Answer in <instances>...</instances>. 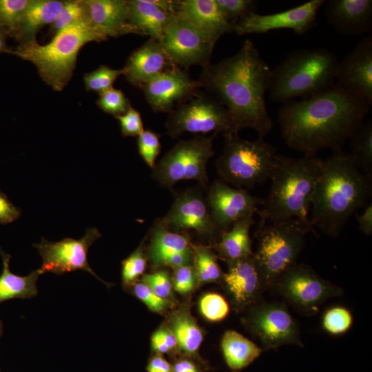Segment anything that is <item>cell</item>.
I'll use <instances>...</instances> for the list:
<instances>
[{
	"mask_svg": "<svg viewBox=\"0 0 372 372\" xmlns=\"http://www.w3.org/2000/svg\"><path fill=\"white\" fill-rule=\"evenodd\" d=\"M88 22L107 38L138 34L131 25L127 0H84Z\"/></svg>",
	"mask_w": 372,
	"mask_h": 372,
	"instance_id": "obj_25",
	"label": "cell"
},
{
	"mask_svg": "<svg viewBox=\"0 0 372 372\" xmlns=\"http://www.w3.org/2000/svg\"><path fill=\"white\" fill-rule=\"evenodd\" d=\"M316 231L298 218L260 223L256 233L258 244L253 257L266 289L297 263L306 235Z\"/></svg>",
	"mask_w": 372,
	"mask_h": 372,
	"instance_id": "obj_7",
	"label": "cell"
},
{
	"mask_svg": "<svg viewBox=\"0 0 372 372\" xmlns=\"http://www.w3.org/2000/svg\"><path fill=\"white\" fill-rule=\"evenodd\" d=\"M81 22H88L84 0L65 1L58 17L50 25L49 34L54 37L63 30Z\"/></svg>",
	"mask_w": 372,
	"mask_h": 372,
	"instance_id": "obj_35",
	"label": "cell"
},
{
	"mask_svg": "<svg viewBox=\"0 0 372 372\" xmlns=\"http://www.w3.org/2000/svg\"><path fill=\"white\" fill-rule=\"evenodd\" d=\"M369 110L364 100L335 83L308 98L284 103L278 123L289 147L304 155H316L324 149L341 150Z\"/></svg>",
	"mask_w": 372,
	"mask_h": 372,
	"instance_id": "obj_1",
	"label": "cell"
},
{
	"mask_svg": "<svg viewBox=\"0 0 372 372\" xmlns=\"http://www.w3.org/2000/svg\"><path fill=\"white\" fill-rule=\"evenodd\" d=\"M302 314H316L327 300L342 293L341 288L318 276L309 266L298 262L277 280L274 287Z\"/></svg>",
	"mask_w": 372,
	"mask_h": 372,
	"instance_id": "obj_11",
	"label": "cell"
},
{
	"mask_svg": "<svg viewBox=\"0 0 372 372\" xmlns=\"http://www.w3.org/2000/svg\"><path fill=\"white\" fill-rule=\"evenodd\" d=\"M20 216L21 210L0 190V224L10 223L17 220Z\"/></svg>",
	"mask_w": 372,
	"mask_h": 372,
	"instance_id": "obj_48",
	"label": "cell"
},
{
	"mask_svg": "<svg viewBox=\"0 0 372 372\" xmlns=\"http://www.w3.org/2000/svg\"><path fill=\"white\" fill-rule=\"evenodd\" d=\"M137 146L140 156L152 169L161 152L160 135L151 130H145L138 136Z\"/></svg>",
	"mask_w": 372,
	"mask_h": 372,
	"instance_id": "obj_41",
	"label": "cell"
},
{
	"mask_svg": "<svg viewBox=\"0 0 372 372\" xmlns=\"http://www.w3.org/2000/svg\"><path fill=\"white\" fill-rule=\"evenodd\" d=\"M216 136L198 135L179 141L156 163L152 172L154 180L169 189L180 181L191 180L207 188V164L214 155L213 141Z\"/></svg>",
	"mask_w": 372,
	"mask_h": 372,
	"instance_id": "obj_9",
	"label": "cell"
},
{
	"mask_svg": "<svg viewBox=\"0 0 372 372\" xmlns=\"http://www.w3.org/2000/svg\"><path fill=\"white\" fill-rule=\"evenodd\" d=\"M96 105L104 112L115 118L125 113L132 106L122 90L113 87L99 94Z\"/></svg>",
	"mask_w": 372,
	"mask_h": 372,
	"instance_id": "obj_40",
	"label": "cell"
},
{
	"mask_svg": "<svg viewBox=\"0 0 372 372\" xmlns=\"http://www.w3.org/2000/svg\"><path fill=\"white\" fill-rule=\"evenodd\" d=\"M33 0H0V30L14 37L23 14Z\"/></svg>",
	"mask_w": 372,
	"mask_h": 372,
	"instance_id": "obj_34",
	"label": "cell"
},
{
	"mask_svg": "<svg viewBox=\"0 0 372 372\" xmlns=\"http://www.w3.org/2000/svg\"><path fill=\"white\" fill-rule=\"evenodd\" d=\"M199 310L211 322H219L229 313V306L225 298L217 293H207L199 300Z\"/></svg>",
	"mask_w": 372,
	"mask_h": 372,
	"instance_id": "obj_38",
	"label": "cell"
},
{
	"mask_svg": "<svg viewBox=\"0 0 372 372\" xmlns=\"http://www.w3.org/2000/svg\"><path fill=\"white\" fill-rule=\"evenodd\" d=\"M172 286L178 293L186 295L192 292L197 282L192 265H186L174 269Z\"/></svg>",
	"mask_w": 372,
	"mask_h": 372,
	"instance_id": "obj_45",
	"label": "cell"
},
{
	"mask_svg": "<svg viewBox=\"0 0 372 372\" xmlns=\"http://www.w3.org/2000/svg\"><path fill=\"white\" fill-rule=\"evenodd\" d=\"M7 37L8 35L3 30H0V54L3 52L10 53L11 50V48H9L7 45Z\"/></svg>",
	"mask_w": 372,
	"mask_h": 372,
	"instance_id": "obj_52",
	"label": "cell"
},
{
	"mask_svg": "<svg viewBox=\"0 0 372 372\" xmlns=\"http://www.w3.org/2000/svg\"><path fill=\"white\" fill-rule=\"evenodd\" d=\"M101 234L96 228H89L81 239L64 238L58 242H50L42 238L41 242L34 244L42 258V266L39 269L41 274L51 272L61 275L76 270L85 271L107 286L105 282L92 271L87 261V252L92 243Z\"/></svg>",
	"mask_w": 372,
	"mask_h": 372,
	"instance_id": "obj_14",
	"label": "cell"
},
{
	"mask_svg": "<svg viewBox=\"0 0 372 372\" xmlns=\"http://www.w3.org/2000/svg\"><path fill=\"white\" fill-rule=\"evenodd\" d=\"M228 270L222 281L238 309L249 308L261 302L266 290L253 256L227 262Z\"/></svg>",
	"mask_w": 372,
	"mask_h": 372,
	"instance_id": "obj_21",
	"label": "cell"
},
{
	"mask_svg": "<svg viewBox=\"0 0 372 372\" xmlns=\"http://www.w3.org/2000/svg\"><path fill=\"white\" fill-rule=\"evenodd\" d=\"M152 347L158 353H166L177 347V341L169 328H160L151 338Z\"/></svg>",
	"mask_w": 372,
	"mask_h": 372,
	"instance_id": "obj_47",
	"label": "cell"
},
{
	"mask_svg": "<svg viewBox=\"0 0 372 372\" xmlns=\"http://www.w3.org/2000/svg\"><path fill=\"white\" fill-rule=\"evenodd\" d=\"M324 3V0H310L280 12L265 14L251 12L235 23L234 31L242 36L285 28L302 34L314 26L318 12Z\"/></svg>",
	"mask_w": 372,
	"mask_h": 372,
	"instance_id": "obj_17",
	"label": "cell"
},
{
	"mask_svg": "<svg viewBox=\"0 0 372 372\" xmlns=\"http://www.w3.org/2000/svg\"><path fill=\"white\" fill-rule=\"evenodd\" d=\"M349 139V154L359 169L372 178V120L364 122Z\"/></svg>",
	"mask_w": 372,
	"mask_h": 372,
	"instance_id": "obj_32",
	"label": "cell"
},
{
	"mask_svg": "<svg viewBox=\"0 0 372 372\" xmlns=\"http://www.w3.org/2000/svg\"><path fill=\"white\" fill-rule=\"evenodd\" d=\"M2 329H3V326H2V323H1V322L0 320V337H1V334H2Z\"/></svg>",
	"mask_w": 372,
	"mask_h": 372,
	"instance_id": "obj_53",
	"label": "cell"
},
{
	"mask_svg": "<svg viewBox=\"0 0 372 372\" xmlns=\"http://www.w3.org/2000/svg\"><path fill=\"white\" fill-rule=\"evenodd\" d=\"M174 65L161 43L149 38L130 54L122 68L123 75L129 83L141 88Z\"/></svg>",
	"mask_w": 372,
	"mask_h": 372,
	"instance_id": "obj_23",
	"label": "cell"
},
{
	"mask_svg": "<svg viewBox=\"0 0 372 372\" xmlns=\"http://www.w3.org/2000/svg\"><path fill=\"white\" fill-rule=\"evenodd\" d=\"M132 291L153 312L162 313L172 304L171 300L159 297L142 282L134 283Z\"/></svg>",
	"mask_w": 372,
	"mask_h": 372,
	"instance_id": "obj_44",
	"label": "cell"
},
{
	"mask_svg": "<svg viewBox=\"0 0 372 372\" xmlns=\"http://www.w3.org/2000/svg\"><path fill=\"white\" fill-rule=\"evenodd\" d=\"M177 341V347L187 355L195 354L203 342V334L195 318L185 308L174 312L169 327Z\"/></svg>",
	"mask_w": 372,
	"mask_h": 372,
	"instance_id": "obj_31",
	"label": "cell"
},
{
	"mask_svg": "<svg viewBox=\"0 0 372 372\" xmlns=\"http://www.w3.org/2000/svg\"><path fill=\"white\" fill-rule=\"evenodd\" d=\"M159 219L172 231L188 234L193 231L214 238L215 241L221 232L212 220L206 199L198 188H189L176 194L167 214Z\"/></svg>",
	"mask_w": 372,
	"mask_h": 372,
	"instance_id": "obj_15",
	"label": "cell"
},
{
	"mask_svg": "<svg viewBox=\"0 0 372 372\" xmlns=\"http://www.w3.org/2000/svg\"><path fill=\"white\" fill-rule=\"evenodd\" d=\"M172 369L169 363L159 355L153 357L147 366V372H171Z\"/></svg>",
	"mask_w": 372,
	"mask_h": 372,
	"instance_id": "obj_50",
	"label": "cell"
},
{
	"mask_svg": "<svg viewBox=\"0 0 372 372\" xmlns=\"http://www.w3.org/2000/svg\"><path fill=\"white\" fill-rule=\"evenodd\" d=\"M353 321V316L348 309L335 306L324 312L322 324L327 333L336 335L347 332L351 327Z\"/></svg>",
	"mask_w": 372,
	"mask_h": 372,
	"instance_id": "obj_37",
	"label": "cell"
},
{
	"mask_svg": "<svg viewBox=\"0 0 372 372\" xmlns=\"http://www.w3.org/2000/svg\"><path fill=\"white\" fill-rule=\"evenodd\" d=\"M205 199L212 220L220 231L228 230L234 223L253 216L264 201L247 189L231 187L221 179L208 186Z\"/></svg>",
	"mask_w": 372,
	"mask_h": 372,
	"instance_id": "obj_16",
	"label": "cell"
},
{
	"mask_svg": "<svg viewBox=\"0 0 372 372\" xmlns=\"http://www.w3.org/2000/svg\"><path fill=\"white\" fill-rule=\"evenodd\" d=\"M142 282L159 297L169 300L172 298V281L165 270L159 269L143 275Z\"/></svg>",
	"mask_w": 372,
	"mask_h": 372,
	"instance_id": "obj_43",
	"label": "cell"
},
{
	"mask_svg": "<svg viewBox=\"0 0 372 372\" xmlns=\"http://www.w3.org/2000/svg\"><path fill=\"white\" fill-rule=\"evenodd\" d=\"M3 271L0 275V303L14 298H30L37 295V282L41 274L39 269L26 276H19L10 270V256L0 248Z\"/></svg>",
	"mask_w": 372,
	"mask_h": 372,
	"instance_id": "obj_30",
	"label": "cell"
},
{
	"mask_svg": "<svg viewBox=\"0 0 372 372\" xmlns=\"http://www.w3.org/2000/svg\"><path fill=\"white\" fill-rule=\"evenodd\" d=\"M123 74L122 69H113L107 65H101L95 70L85 74L83 81L87 91L102 94L112 87L114 83Z\"/></svg>",
	"mask_w": 372,
	"mask_h": 372,
	"instance_id": "obj_36",
	"label": "cell"
},
{
	"mask_svg": "<svg viewBox=\"0 0 372 372\" xmlns=\"http://www.w3.org/2000/svg\"><path fill=\"white\" fill-rule=\"evenodd\" d=\"M199 87V82L191 79L186 70L174 65L141 89L154 112L169 114L196 94Z\"/></svg>",
	"mask_w": 372,
	"mask_h": 372,
	"instance_id": "obj_18",
	"label": "cell"
},
{
	"mask_svg": "<svg viewBox=\"0 0 372 372\" xmlns=\"http://www.w3.org/2000/svg\"><path fill=\"white\" fill-rule=\"evenodd\" d=\"M254 223L250 216L234 223L228 230L221 231L213 245L217 256L227 263L252 256L250 229Z\"/></svg>",
	"mask_w": 372,
	"mask_h": 372,
	"instance_id": "obj_27",
	"label": "cell"
},
{
	"mask_svg": "<svg viewBox=\"0 0 372 372\" xmlns=\"http://www.w3.org/2000/svg\"><path fill=\"white\" fill-rule=\"evenodd\" d=\"M336 84L372 104V37H363L339 62Z\"/></svg>",
	"mask_w": 372,
	"mask_h": 372,
	"instance_id": "obj_19",
	"label": "cell"
},
{
	"mask_svg": "<svg viewBox=\"0 0 372 372\" xmlns=\"http://www.w3.org/2000/svg\"><path fill=\"white\" fill-rule=\"evenodd\" d=\"M65 1L33 0L19 23L14 39L20 43L36 41L37 32L52 24L60 14Z\"/></svg>",
	"mask_w": 372,
	"mask_h": 372,
	"instance_id": "obj_28",
	"label": "cell"
},
{
	"mask_svg": "<svg viewBox=\"0 0 372 372\" xmlns=\"http://www.w3.org/2000/svg\"><path fill=\"white\" fill-rule=\"evenodd\" d=\"M224 139L222 154L215 162L220 179L244 189L270 178L278 156L276 147L261 137L249 141L230 134Z\"/></svg>",
	"mask_w": 372,
	"mask_h": 372,
	"instance_id": "obj_8",
	"label": "cell"
},
{
	"mask_svg": "<svg viewBox=\"0 0 372 372\" xmlns=\"http://www.w3.org/2000/svg\"><path fill=\"white\" fill-rule=\"evenodd\" d=\"M131 25L141 36L161 42L165 32L176 15L178 1L127 0Z\"/></svg>",
	"mask_w": 372,
	"mask_h": 372,
	"instance_id": "obj_22",
	"label": "cell"
},
{
	"mask_svg": "<svg viewBox=\"0 0 372 372\" xmlns=\"http://www.w3.org/2000/svg\"><path fill=\"white\" fill-rule=\"evenodd\" d=\"M147 266V258L143 244L122 262L121 278L125 287L134 285L143 275Z\"/></svg>",
	"mask_w": 372,
	"mask_h": 372,
	"instance_id": "obj_39",
	"label": "cell"
},
{
	"mask_svg": "<svg viewBox=\"0 0 372 372\" xmlns=\"http://www.w3.org/2000/svg\"><path fill=\"white\" fill-rule=\"evenodd\" d=\"M243 320L263 351L287 344L304 347L299 327L282 303L261 301L249 308Z\"/></svg>",
	"mask_w": 372,
	"mask_h": 372,
	"instance_id": "obj_12",
	"label": "cell"
},
{
	"mask_svg": "<svg viewBox=\"0 0 372 372\" xmlns=\"http://www.w3.org/2000/svg\"><path fill=\"white\" fill-rule=\"evenodd\" d=\"M176 15L190 22L215 43L234 30V25L225 19L215 0L178 1Z\"/></svg>",
	"mask_w": 372,
	"mask_h": 372,
	"instance_id": "obj_26",
	"label": "cell"
},
{
	"mask_svg": "<svg viewBox=\"0 0 372 372\" xmlns=\"http://www.w3.org/2000/svg\"><path fill=\"white\" fill-rule=\"evenodd\" d=\"M360 230L367 236L372 234V205L366 206L362 214L355 213Z\"/></svg>",
	"mask_w": 372,
	"mask_h": 372,
	"instance_id": "obj_49",
	"label": "cell"
},
{
	"mask_svg": "<svg viewBox=\"0 0 372 372\" xmlns=\"http://www.w3.org/2000/svg\"><path fill=\"white\" fill-rule=\"evenodd\" d=\"M165 127L174 138L185 133L238 134L228 110L211 95L198 92L168 114Z\"/></svg>",
	"mask_w": 372,
	"mask_h": 372,
	"instance_id": "obj_10",
	"label": "cell"
},
{
	"mask_svg": "<svg viewBox=\"0 0 372 372\" xmlns=\"http://www.w3.org/2000/svg\"><path fill=\"white\" fill-rule=\"evenodd\" d=\"M326 17L339 33L358 36L372 28L371 0H330L327 3Z\"/></svg>",
	"mask_w": 372,
	"mask_h": 372,
	"instance_id": "obj_24",
	"label": "cell"
},
{
	"mask_svg": "<svg viewBox=\"0 0 372 372\" xmlns=\"http://www.w3.org/2000/svg\"><path fill=\"white\" fill-rule=\"evenodd\" d=\"M116 118L118 121L123 136H138L145 130L140 112L130 107L127 111Z\"/></svg>",
	"mask_w": 372,
	"mask_h": 372,
	"instance_id": "obj_46",
	"label": "cell"
},
{
	"mask_svg": "<svg viewBox=\"0 0 372 372\" xmlns=\"http://www.w3.org/2000/svg\"><path fill=\"white\" fill-rule=\"evenodd\" d=\"M271 71L246 39L233 56L203 68L198 81L228 110L238 132L250 128L264 138L273 127L265 103Z\"/></svg>",
	"mask_w": 372,
	"mask_h": 372,
	"instance_id": "obj_2",
	"label": "cell"
},
{
	"mask_svg": "<svg viewBox=\"0 0 372 372\" xmlns=\"http://www.w3.org/2000/svg\"><path fill=\"white\" fill-rule=\"evenodd\" d=\"M338 63L325 48L293 51L271 69L267 91L277 103L308 98L335 84Z\"/></svg>",
	"mask_w": 372,
	"mask_h": 372,
	"instance_id": "obj_6",
	"label": "cell"
},
{
	"mask_svg": "<svg viewBox=\"0 0 372 372\" xmlns=\"http://www.w3.org/2000/svg\"><path fill=\"white\" fill-rule=\"evenodd\" d=\"M172 63L185 68H203L210 63L216 45L203 32L185 19L176 15L160 42Z\"/></svg>",
	"mask_w": 372,
	"mask_h": 372,
	"instance_id": "obj_13",
	"label": "cell"
},
{
	"mask_svg": "<svg viewBox=\"0 0 372 372\" xmlns=\"http://www.w3.org/2000/svg\"><path fill=\"white\" fill-rule=\"evenodd\" d=\"M107 39L89 22H81L57 33L47 44L41 45L37 41L21 43L11 48L9 54L32 63L42 80L60 92L70 81L83 46Z\"/></svg>",
	"mask_w": 372,
	"mask_h": 372,
	"instance_id": "obj_5",
	"label": "cell"
},
{
	"mask_svg": "<svg viewBox=\"0 0 372 372\" xmlns=\"http://www.w3.org/2000/svg\"><path fill=\"white\" fill-rule=\"evenodd\" d=\"M225 19L233 25L245 15L256 12V0H215Z\"/></svg>",
	"mask_w": 372,
	"mask_h": 372,
	"instance_id": "obj_42",
	"label": "cell"
},
{
	"mask_svg": "<svg viewBox=\"0 0 372 372\" xmlns=\"http://www.w3.org/2000/svg\"><path fill=\"white\" fill-rule=\"evenodd\" d=\"M221 349L227 364L234 371L245 368L263 351L261 347L233 330H228L224 333Z\"/></svg>",
	"mask_w": 372,
	"mask_h": 372,
	"instance_id": "obj_29",
	"label": "cell"
},
{
	"mask_svg": "<svg viewBox=\"0 0 372 372\" xmlns=\"http://www.w3.org/2000/svg\"><path fill=\"white\" fill-rule=\"evenodd\" d=\"M193 266L199 284L222 280L223 272L218 262V256L211 247L194 245Z\"/></svg>",
	"mask_w": 372,
	"mask_h": 372,
	"instance_id": "obj_33",
	"label": "cell"
},
{
	"mask_svg": "<svg viewBox=\"0 0 372 372\" xmlns=\"http://www.w3.org/2000/svg\"><path fill=\"white\" fill-rule=\"evenodd\" d=\"M193 247L188 234L172 231L158 218L151 229L147 256L154 267L174 269L193 264Z\"/></svg>",
	"mask_w": 372,
	"mask_h": 372,
	"instance_id": "obj_20",
	"label": "cell"
},
{
	"mask_svg": "<svg viewBox=\"0 0 372 372\" xmlns=\"http://www.w3.org/2000/svg\"><path fill=\"white\" fill-rule=\"evenodd\" d=\"M322 161L316 155L289 158L278 154L269 178V193L257 211L260 223L298 218L313 228L308 213Z\"/></svg>",
	"mask_w": 372,
	"mask_h": 372,
	"instance_id": "obj_4",
	"label": "cell"
},
{
	"mask_svg": "<svg viewBox=\"0 0 372 372\" xmlns=\"http://www.w3.org/2000/svg\"><path fill=\"white\" fill-rule=\"evenodd\" d=\"M371 180L342 149L323 160L311 206L313 228L331 237L339 236L352 214L368 202Z\"/></svg>",
	"mask_w": 372,
	"mask_h": 372,
	"instance_id": "obj_3",
	"label": "cell"
},
{
	"mask_svg": "<svg viewBox=\"0 0 372 372\" xmlns=\"http://www.w3.org/2000/svg\"><path fill=\"white\" fill-rule=\"evenodd\" d=\"M174 372H199L196 366L189 360H181L173 366Z\"/></svg>",
	"mask_w": 372,
	"mask_h": 372,
	"instance_id": "obj_51",
	"label": "cell"
}]
</instances>
